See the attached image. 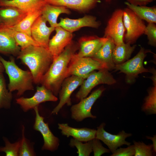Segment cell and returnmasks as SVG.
Here are the masks:
<instances>
[{
    "label": "cell",
    "instance_id": "3957f363",
    "mask_svg": "<svg viewBox=\"0 0 156 156\" xmlns=\"http://www.w3.org/2000/svg\"><path fill=\"white\" fill-rule=\"evenodd\" d=\"M0 60L9 78L8 89L9 91H17V95L20 96L27 91L34 90L33 77L30 71L20 68L12 57L7 61L0 56Z\"/></svg>",
    "mask_w": 156,
    "mask_h": 156
},
{
    "label": "cell",
    "instance_id": "d590c367",
    "mask_svg": "<svg viewBox=\"0 0 156 156\" xmlns=\"http://www.w3.org/2000/svg\"><path fill=\"white\" fill-rule=\"evenodd\" d=\"M92 151L94 156H100L105 153H109V149L104 147L100 140L95 138L92 140Z\"/></svg>",
    "mask_w": 156,
    "mask_h": 156
},
{
    "label": "cell",
    "instance_id": "1f68e13d",
    "mask_svg": "<svg viewBox=\"0 0 156 156\" xmlns=\"http://www.w3.org/2000/svg\"><path fill=\"white\" fill-rule=\"evenodd\" d=\"M3 140L5 145L4 146L0 147V152L4 153L6 156H18L20 140L12 143L5 137H3Z\"/></svg>",
    "mask_w": 156,
    "mask_h": 156
},
{
    "label": "cell",
    "instance_id": "603a6c76",
    "mask_svg": "<svg viewBox=\"0 0 156 156\" xmlns=\"http://www.w3.org/2000/svg\"><path fill=\"white\" fill-rule=\"evenodd\" d=\"M70 11L66 7L46 3L42 9L41 15L48 21L51 27L55 28L58 26L57 19L61 14H69Z\"/></svg>",
    "mask_w": 156,
    "mask_h": 156
},
{
    "label": "cell",
    "instance_id": "44dd1931",
    "mask_svg": "<svg viewBox=\"0 0 156 156\" xmlns=\"http://www.w3.org/2000/svg\"><path fill=\"white\" fill-rule=\"evenodd\" d=\"M27 13L12 7L0 8V18L3 27H10L16 25L27 15Z\"/></svg>",
    "mask_w": 156,
    "mask_h": 156
},
{
    "label": "cell",
    "instance_id": "ac0fdd59",
    "mask_svg": "<svg viewBox=\"0 0 156 156\" xmlns=\"http://www.w3.org/2000/svg\"><path fill=\"white\" fill-rule=\"evenodd\" d=\"M58 129L63 135L67 137L72 136L82 142H87L96 137V130L87 128H75L67 123H59Z\"/></svg>",
    "mask_w": 156,
    "mask_h": 156
},
{
    "label": "cell",
    "instance_id": "8d00e7d4",
    "mask_svg": "<svg viewBox=\"0 0 156 156\" xmlns=\"http://www.w3.org/2000/svg\"><path fill=\"white\" fill-rule=\"evenodd\" d=\"M135 150L134 145H129L126 148H117L111 156H133L134 155Z\"/></svg>",
    "mask_w": 156,
    "mask_h": 156
},
{
    "label": "cell",
    "instance_id": "5bb4252c",
    "mask_svg": "<svg viewBox=\"0 0 156 156\" xmlns=\"http://www.w3.org/2000/svg\"><path fill=\"white\" fill-rule=\"evenodd\" d=\"M55 34L49 40L48 49L54 59L64 50L66 47L72 41L73 34L58 26L55 28Z\"/></svg>",
    "mask_w": 156,
    "mask_h": 156
},
{
    "label": "cell",
    "instance_id": "277c9868",
    "mask_svg": "<svg viewBox=\"0 0 156 156\" xmlns=\"http://www.w3.org/2000/svg\"><path fill=\"white\" fill-rule=\"evenodd\" d=\"M104 69H106L104 66L93 58L81 57L75 53L69 64L67 77L75 75L85 79L92 72Z\"/></svg>",
    "mask_w": 156,
    "mask_h": 156
},
{
    "label": "cell",
    "instance_id": "7c38bea8",
    "mask_svg": "<svg viewBox=\"0 0 156 156\" xmlns=\"http://www.w3.org/2000/svg\"><path fill=\"white\" fill-rule=\"evenodd\" d=\"M105 124L103 122L97 127L95 138L105 144L112 153L123 145L128 146L130 145L131 143L127 141L125 139L131 136V133H126L122 130L117 135L112 134L105 130Z\"/></svg>",
    "mask_w": 156,
    "mask_h": 156
},
{
    "label": "cell",
    "instance_id": "5b68a950",
    "mask_svg": "<svg viewBox=\"0 0 156 156\" xmlns=\"http://www.w3.org/2000/svg\"><path fill=\"white\" fill-rule=\"evenodd\" d=\"M109 71L104 69L90 73L80 86L76 94V98L80 101L86 97L93 88L99 84L111 85L116 83V80Z\"/></svg>",
    "mask_w": 156,
    "mask_h": 156
},
{
    "label": "cell",
    "instance_id": "d6a6232c",
    "mask_svg": "<svg viewBox=\"0 0 156 156\" xmlns=\"http://www.w3.org/2000/svg\"><path fill=\"white\" fill-rule=\"evenodd\" d=\"M25 127L23 126L22 137L20 141L18 156H33L35 155L33 148L29 142L25 138L24 135Z\"/></svg>",
    "mask_w": 156,
    "mask_h": 156
},
{
    "label": "cell",
    "instance_id": "7402d4cb",
    "mask_svg": "<svg viewBox=\"0 0 156 156\" xmlns=\"http://www.w3.org/2000/svg\"><path fill=\"white\" fill-rule=\"evenodd\" d=\"M46 3L63 6L79 11L88 10L92 8L99 0H44Z\"/></svg>",
    "mask_w": 156,
    "mask_h": 156
},
{
    "label": "cell",
    "instance_id": "60d3db41",
    "mask_svg": "<svg viewBox=\"0 0 156 156\" xmlns=\"http://www.w3.org/2000/svg\"><path fill=\"white\" fill-rule=\"evenodd\" d=\"M3 27V25L2 23V22L1 21V20L0 18V28H1Z\"/></svg>",
    "mask_w": 156,
    "mask_h": 156
},
{
    "label": "cell",
    "instance_id": "74e56055",
    "mask_svg": "<svg viewBox=\"0 0 156 156\" xmlns=\"http://www.w3.org/2000/svg\"><path fill=\"white\" fill-rule=\"evenodd\" d=\"M155 0H127V2L137 6H145Z\"/></svg>",
    "mask_w": 156,
    "mask_h": 156
},
{
    "label": "cell",
    "instance_id": "f1b7e54d",
    "mask_svg": "<svg viewBox=\"0 0 156 156\" xmlns=\"http://www.w3.org/2000/svg\"><path fill=\"white\" fill-rule=\"evenodd\" d=\"M2 72H0V110L9 109L12 99V92L7 88Z\"/></svg>",
    "mask_w": 156,
    "mask_h": 156
},
{
    "label": "cell",
    "instance_id": "f546056e",
    "mask_svg": "<svg viewBox=\"0 0 156 156\" xmlns=\"http://www.w3.org/2000/svg\"><path fill=\"white\" fill-rule=\"evenodd\" d=\"M148 95L144 99L142 107L143 111L149 114L156 113V85L148 90Z\"/></svg>",
    "mask_w": 156,
    "mask_h": 156
},
{
    "label": "cell",
    "instance_id": "e575fe53",
    "mask_svg": "<svg viewBox=\"0 0 156 156\" xmlns=\"http://www.w3.org/2000/svg\"><path fill=\"white\" fill-rule=\"evenodd\" d=\"M144 34L147 36L148 44L156 47V25L155 23H148L145 29Z\"/></svg>",
    "mask_w": 156,
    "mask_h": 156
},
{
    "label": "cell",
    "instance_id": "cb8c5ba5",
    "mask_svg": "<svg viewBox=\"0 0 156 156\" xmlns=\"http://www.w3.org/2000/svg\"><path fill=\"white\" fill-rule=\"evenodd\" d=\"M21 50L13 37L3 28H0V53L17 56Z\"/></svg>",
    "mask_w": 156,
    "mask_h": 156
},
{
    "label": "cell",
    "instance_id": "4dcf8cb0",
    "mask_svg": "<svg viewBox=\"0 0 156 156\" xmlns=\"http://www.w3.org/2000/svg\"><path fill=\"white\" fill-rule=\"evenodd\" d=\"M92 142L91 140L84 144L82 142L73 138L70 140L69 145L71 147L76 148L78 156H89L93 151Z\"/></svg>",
    "mask_w": 156,
    "mask_h": 156
},
{
    "label": "cell",
    "instance_id": "52a82bcc",
    "mask_svg": "<svg viewBox=\"0 0 156 156\" xmlns=\"http://www.w3.org/2000/svg\"><path fill=\"white\" fill-rule=\"evenodd\" d=\"M123 20L126 30V42L133 44L144 34L146 26L143 20L127 7L123 10Z\"/></svg>",
    "mask_w": 156,
    "mask_h": 156
},
{
    "label": "cell",
    "instance_id": "ffe728a7",
    "mask_svg": "<svg viewBox=\"0 0 156 156\" xmlns=\"http://www.w3.org/2000/svg\"><path fill=\"white\" fill-rule=\"evenodd\" d=\"M46 3L44 0H0V6L14 7L28 13L40 10Z\"/></svg>",
    "mask_w": 156,
    "mask_h": 156
},
{
    "label": "cell",
    "instance_id": "7a4b0ae2",
    "mask_svg": "<svg viewBox=\"0 0 156 156\" xmlns=\"http://www.w3.org/2000/svg\"><path fill=\"white\" fill-rule=\"evenodd\" d=\"M17 57L28 67L36 84L40 83L53 59L48 49L32 45L21 49Z\"/></svg>",
    "mask_w": 156,
    "mask_h": 156
},
{
    "label": "cell",
    "instance_id": "2e32d148",
    "mask_svg": "<svg viewBox=\"0 0 156 156\" xmlns=\"http://www.w3.org/2000/svg\"><path fill=\"white\" fill-rule=\"evenodd\" d=\"M107 39L93 36L81 38L78 41L79 49L77 55L81 57H92Z\"/></svg>",
    "mask_w": 156,
    "mask_h": 156
},
{
    "label": "cell",
    "instance_id": "836d02e7",
    "mask_svg": "<svg viewBox=\"0 0 156 156\" xmlns=\"http://www.w3.org/2000/svg\"><path fill=\"white\" fill-rule=\"evenodd\" d=\"M135 156H151L153 152L152 144L146 145L142 142L133 141Z\"/></svg>",
    "mask_w": 156,
    "mask_h": 156
},
{
    "label": "cell",
    "instance_id": "d4e9b609",
    "mask_svg": "<svg viewBox=\"0 0 156 156\" xmlns=\"http://www.w3.org/2000/svg\"><path fill=\"white\" fill-rule=\"evenodd\" d=\"M136 45L132 46L128 42L115 45L113 49L112 57L115 65L123 63L129 60Z\"/></svg>",
    "mask_w": 156,
    "mask_h": 156
},
{
    "label": "cell",
    "instance_id": "ba28073f",
    "mask_svg": "<svg viewBox=\"0 0 156 156\" xmlns=\"http://www.w3.org/2000/svg\"><path fill=\"white\" fill-rule=\"evenodd\" d=\"M105 90L104 87H101L94 91L88 96L82 99L79 103L72 105L70 108L72 118L80 122L87 118H96V116L92 114L91 109Z\"/></svg>",
    "mask_w": 156,
    "mask_h": 156
},
{
    "label": "cell",
    "instance_id": "8992f818",
    "mask_svg": "<svg viewBox=\"0 0 156 156\" xmlns=\"http://www.w3.org/2000/svg\"><path fill=\"white\" fill-rule=\"evenodd\" d=\"M145 49L141 47L138 53L133 58L123 63L115 65V70L126 75V81L129 83L133 82L138 75L143 73L149 72L148 69L145 68L143 61L146 55Z\"/></svg>",
    "mask_w": 156,
    "mask_h": 156
},
{
    "label": "cell",
    "instance_id": "8fae6325",
    "mask_svg": "<svg viewBox=\"0 0 156 156\" xmlns=\"http://www.w3.org/2000/svg\"><path fill=\"white\" fill-rule=\"evenodd\" d=\"M85 79L71 75L66 78L63 81L58 94L60 101L53 109L52 113L57 114L65 104L70 106L72 104L70 96L72 93L82 83Z\"/></svg>",
    "mask_w": 156,
    "mask_h": 156
},
{
    "label": "cell",
    "instance_id": "e0dca14e",
    "mask_svg": "<svg viewBox=\"0 0 156 156\" xmlns=\"http://www.w3.org/2000/svg\"><path fill=\"white\" fill-rule=\"evenodd\" d=\"M100 25V22L96 21V18L90 15H86L77 19L61 18L58 23V26L72 33L83 27L96 28Z\"/></svg>",
    "mask_w": 156,
    "mask_h": 156
},
{
    "label": "cell",
    "instance_id": "9a60e30c",
    "mask_svg": "<svg viewBox=\"0 0 156 156\" xmlns=\"http://www.w3.org/2000/svg\"><path fill=\"white\" fill-rule=\"evenodd\" d=\"M46 20L41 15L35 21L31 27V36L39 45L48 49L49 37L55 28L46 25Z\"/></svg>",
    "mask_w": 156,
    "mask_h": 156
},
{
    "label": "cell",
    "instance_id": "f35d334b",
    "mask_svg": "<svg viewBox=\"0 0 156 156\" xmlns=\"http://www.w3.org/2000/svg\"><path fill=\"white\" fill-rule=\"evenodd\" d=\"M146 138L147 139L151 140L153 142V152H156V135H154L153 137L146 136Z\"/></svg>",
    "mask_w": 156,
    "mask_h": 156
},
{
    "label": "cell",
    "instance_id": "6da1fadb",
    "mask_svg": "<svg viewBox=\"0 0 156 156\" xmlns=\"http://www.w3.org/2000/svg\"><path fill=\"white\" fill-rule=\"evenodd\" d=\"M78 48V43L72 41L60 54L53 59L49 69L42 78L40 84L51 90L56 96L58 94L63 81L67 77L72 56Z\"/></svg>",
    "mask_w": 156,
    "mask_h": 156
},
{
    "label": "cell",
    "instance_id": "9c48e42d",
    "mask_svg": "<svg viewBox=\"0 0 156 156\" xmlns=\"http://www.w3.org/2000/svg\"><path fill=\"white\" fill-rule=\"evenodd\" d=\"M123 10L118 9L113 13L108 21L104 31L103 37L112 39L115 44L124 43L125 29L123 20Z\"/></svg>",
    "mask_w": 156,
    "mask_h": 156
},
{
    "label": "cell",
    "instance_id": "4316f807",
    "mask_svg": "<svg viewBox=\"0 0 156 156\" xmlns=\"http://www.w3.org/2000/svg\"><path fill=\"white\" fill-rule=\"evenodd\" d=\"M42 10V9L28 13L26 16L18 23L8 28L23 32L31 36V27L36 20L41 15Z\"/></svg>",
    "mask_w": 156,
    "mask_h": 156
},
{
    "label": "cell",
    "instance_id": "484cf974",
    "mask_svg": "<svg viewBox=\"0 0 156 156\" xmlns=\"http://www.w3.org/2000/svg\"><path fill=\"white\" fill-rule=\"evenodd\" d=\"M127 8L132 10L139 17L148 23H156V8L145 6H137L125 2Z\"/></svg>",
    "mask_w": 156,
    "mask_h": 156
},
{
    "label": "cell",
    "instance_id": "30bf717a",
    "mask_svg": "<svg viewBox=\"0 0 156 156\" xmlns=\"http://www.w3.org/2000/svg\"><path fill=\"white\" fill-rule=\"evenodd\" d=\"M58 98L50 90L43 86H38L34 95L30 98L20 97L16 102L24 112L34 109L41 103L47 101L55 102Z\"/></svg>",
    "mask_w": 156,
    "mask_h": 156
},
{
    "label": "cell",
    "instance_id": "83f0119b",
    "mask_svg": "<svg viewBox=\"0 0 156 156\" xmlns=\"http://www.w3.org/2000/svg\"><path fill=\"white\" fill-rule=\"evenodd\" d=\"M14 38L21 49L30 46H40L31 36L23 32L17 31L8 27H2Z\"/></svg>",
    "mask_w": 156,
    "mask_h": 156
},
{
    "label": "cell",
    "instance_id": "d6986e66",
    "mask_svg": "<svg viewBox=\"0 0 156 156\" xmlns=\"http://www.w3.org/2000/svg\"><path fill=\"white\" fill-rule=\"evenodd\" d=\"M107 38V40L92 58L99 62L106 69L110 70L115 68L112 54L115 44L112 39Z\"/></svg>",
    "mask_w": 156,
    "mask_h": 156
},
{
    "label": "cell",
    "instance_id": "ab89813d",
    "mask_svg": "<svg viewBox=\"0 0 156 156\" xmlns=\"http://www.w3.org/2000/svg\"><path fill=\"white\" fill-rule=\"evenodd\" d=\"M5 71L4 66L0 60V72L3 73Z\"/></svg>",
    "mask_w": 156,
    "mask_h": 156
},
{
    "label": "cell",
    "instance_id": "b9f144b4",
    "mask_svg": "<svg viewBox=\"0 0 156 156\" xmlns=\"http://www.w3.org/2000/svg\"><path fill=\"white\" fill-rule=\"evenodd\" d=\"M107 2H109L111 1V0H105Z\"/></svg>",
    "mask_w": 156,
    "mask_h": 156
},
{
    "label": "cell",
    "instance_id": "4fadbf2b",
    "mask_svg": "<svg viewBox=\"0 0 156 156\" xmlns=\"http://www.w3.org/2000/svg\"><path fill=\"white\" fill-rule=\"evenodd\" d=\"M38 106L34 108L36 118L34 128L35 130L39 131L42 136L44 144L42 150L51 151H55L57 149L59 146V139L53 134L49 128L48 123L44 122V118L40 115Z\"/></svg>",
    "mask_w": 156,
    "mask_h": 156
}]
</instances>
